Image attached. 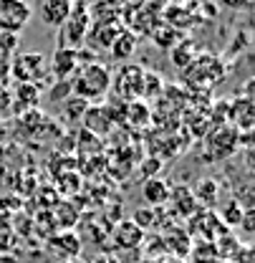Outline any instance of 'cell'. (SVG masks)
I'll list each match as a JSON object with an SVG mask.
<instances>
[{
    "label": "cell",
    "instance_id": "cell-26",
    "mask_svg": "<svg viewBox=\"0 0 255 263\" xmlns=\"http://www.w3.org/2000/svg\"><path fill=\"white\" fill-rule=\"evenodd\" d=\"M144 162H147L144 167H142V175H144V180H147V177H160L162 162L157 160V157H154V160L149 157V160H144Z\"/></svg>",
    "mask_w": 255,
    "mask_h": 263
},
{
    "label": "cell",
    "instance_id": "cell-10",
    "mask_svg": "<svg viewBox=\"0 0 255 263\" xmlns=\"http://www.w3.org/2000/svg\"><path fill=\"white\" fill-rule=\"evenodd\" d=\"M71 5H73V0H43L38 5V15L43 23L61 28L71 15Z\"/></svg>",
    "mask_w": 255,
    "mask_h": 263
},
{
    "label": "cell",
    "instance_id": "cell-27",
    "mask_svg": "<svg viewBox=\"0 0 255 263\" xmlns=\"http://www.w3.org/2000/svg\"><path fill=\"white\" fill-rule=\"evenodd\" d=\"M10 81V59L0 53V84H8Z\"/></svg>",
    "mask_w": 255,
    "mask_h": 263
},
{
    "label": "cell",
    "instance_id": "cell-18",
    "mask_svg": "<svg viewBox=\"0 0 255 263\" xmlns=\"http://www.w3.org/2000/svg\"><path fill=\"white\" fill-rule=\"evenodd\" d=\"M162 89H164V84H162V76L157 73H144V84H142V99H154L162 94Z\"/></svg>",
    "mask_w": 255,
    "mask_h": 263
},
{
    "label": "cell",
    "instance_id": "cell-24",
    "mask_svg": "<svg viewBox=\"0 0 255 263\" xmlns=\"http://www.w3.org/2000/svg\"><path fill=\"white\" fill-rule=\"evenodd\" d=\"M154 220H157V218H154V210L149 208V210H136L131 223H134V226H139V228L144 230V228H149V226H154Z\"/></svg>",
    "mask_w": 255,
    "mask_h": 263
},
{
    "label": "cell",
    "instance_id": "cell-13",
    "mask_svg": "<svg viewBox=\"0 0 255 263\" xmlns=\"http://www.w3.org/2000/svg\"><path fill=\"white\" fill-rule=\"evenodd\" d=\"M111 56L116 59V61H122V64H127L134 59V51H136V35L134 31H129V28H122V31L116 33V38L111 41Z\"/></svg>",
    "mask_w": 255,
    "mask_h": 263
},
{
    "label": "cell",
    "instance_id": "cell-19",
    "mask_svg": "<svg viewBox=\"0 0 255 263\" xmlns=\"http://www.w3.org/2000/svg\"><path fill=\"white\" fill-rule=\"evenodd\" d=\"M13 101H23V104L33 106L38 101V86H33V84H18L15 91H13Z\"/></svg>",
    "mask_w": 255,
    "mask_h": 263
},
{
    "label": "cell",
    "instance_id": "cell-2",
    "mask_svg": "<svg viewBox=\"0 0 255 263\" xmlns=\"http://www.w3.org/2000/svg\"><path fill=\"white\" fill-rule=\"evenodd\" d=\"M144 73L147 68L134 61H127V64L119 66L116 76H111V91L119 101H139L142 99V84H144Z\"/></svg>",
    "mask_w": 255,
    "mask_h": 263
},
{
    "label": "cell",
    "instance_id": "cell-17",
    "mask_svg": "<svg viewBox=\"0 0 255 263\" xmlns=\"http://www.w3.org/2000/svg\"><path fill=\"white\" fill-rule=\"evenodd\" d=\"M192 195H194V200H200L205 205H215V200H218V185L212 180H202L197 185V190H192Z\"/></svg>",
    "mask_w": 255,
    "mask_h": 263
},
{
    "label": "cell",
    "instance_id": "cell-28",
    "mask_svg": "<svg viewBox=\"0 0 255 263\" xmlns=\"http://www.w3.org/2000/svg\"><path fill=\"white\" fill-rule=\"evenodd\" d=\"M240 218H243V215H240V208H238V205H230V208H227V213H225V220L238 226V223H240Z\"/></svg>",
    "mask_w": 255,
    "mask_h": 263
},
{
    "label": "cell",
    "instance_id": "cell-14",
    "mask_svg": "<svg viewBox=\"0 0 255 263\" xmlns=\"http://www.w3.org/2000/svg\"><path fill=\"white\" fill-rule=\"evenodd\" d=\"M114 240H116L119 248H139L142 240H144V230L134 226L131 220H122L114 230Z\"/></svg>",
    "mask_w": 255,
    "mask_h": 263
},
{
    "label": "cell",
    "instance_id": "cell-5",
    "mask_svg": "<svg viewBox=\"0 0 255 263\" xmlns=\"http://www.w3.org/2000/svg\"><path fill=\"white\" fill-rule=\"evenodd\" d=\"M33 18V8L28 0H0V31L3 33H18L23 31Z\"/></svg>",
    "mask_w": 255,
    "mask_h": 263
},
{
    "label": "cell",
    "instance_id": "cell-16",
    "mask_svg": "<svg viewBox=\"0 0 255 263\" xmlns=\"http://www.w3.org/2000/svg\"><path fill=\"white\" fill-rule=\"evenodd\" d=\"M124 111H127V119L131 124H136V127H142V124H147L149 122V106L144 104V101H129L124 104Z\"/></svg>",
    "mask_w": 255,
    "mask_h": 263
},
{
    "label": "cell",
    "instance_id": "cell-9",
    "mask_svg": "<svg viewBox=\"0 0 255 263\" xmlns=\"http://www.w3.org/2000/svg\"><path fill=\"white\" fill-rule=\"evenodd\" d=\"M227 119L232 122V129L235 132H250V127H253V122H255L253 99L240 97V99H235V101H230Z\"/></svg>",
    "mask_w": 255,
    "mask_h": 263
},
{
    "label": "cell",
    "instance_id": "cell-1",
    "mask_svg": "<svg viewBox=\"0 0 255 263\" xmlns=\"http://www.w3.org/2000/svg\"><path fill=\"white\" fill-rule=\"evenodd\" d=\"M73 97L84 101H101L111 91V71L106 64L99 61H86L76 68L73 81H71Z\"/></svg>",
    "mask_w": 255,
    "mask_h": 263
},
{
    "label": "cell",
    "instance_id": "cell-3",
    "mask_svg": "<svg viewBox=\"0 0 255 263\" xmlns=\"http://www.w3.org/2000/svg\"><path fill=\"white\" fill-rule=\"evenodd\" d=\"M48 76V59L43 53H15L10 59V79H15L18 84H33L38 86L43 79Z\"/></svg>",
    "mask_w": 255,
    "mask_h": 263
},
{
    "label": "cell",
    "instance_id": "cell-11",
    "mask_svg": "<svg viewBox=\"0 0 255 263\" xmlns=\"http://www.w3.org/2000/svg\"><path fill=\"white\" fill-rule=\"evenodd\" d=\"M124 26H119V21H96L89 28L86 41H91V46H96L99 51H109L111 41L116 38V33L122 31Z\"/></svg>",
    "mask_w": 255,
    "mask_h": 263
},
{
    "label": "cell",
    "instance_id": "cell-12",
    "mask_svg": "<svg viewBox=\"0 0 255 263\" xmlns=\"http://www.w3.org/2000/svg\"><path fill=\"white\" fill-rule=\"evenodd\" d=\"M142 197H144V202L152 210L167 205L169 202V185H167V180H162V177H147L144 185H142Z\"/></svg>",
    "mask_w": 255,
    "mask_h": 263
},
{
    "label": "cell",
    "instance_id": "cell-7",
    "mask_svg": "<svg viewBox=\"0 0 255 263\" xmlns=\"http://www.w3.org/2000/svg\"><path fill=\"white\" fill-rule=\"evenodd\" d=\"M79 66H81L79 51H76V48H68V46H61V48L53 53V59L48 61V73H53L58 81H66L68 76L76 73Z\"/></svg>",
    "mask_w": 255,
    "mask_h": 263
},
{
    "label": "cell",
    "instance_id": "cell-25",
    "mask_svg": "<svg viewBox=\"0 0 255 263\" xmlns=\"http://www.w3.org/2000/svg\"><path fill=\"white\" fill-rule=\"evenodd\" d=\"M13 109V89L8 84H0V114Z\"/></svg>",
    "mask_w": 255,
    "mask_h": 263
},
{
    "label": "cell",
    "instance_id": "cell-23",
    "mask_svg": "<svg viewBox=\"0 0 255 263\" xmlns=\"http://www.w3.org/2000/svg\"><path fill=\"white\" fill-rule=\"evenodd\" d=\"M152 38L160 43L162 48H169V46H172V41H169V38H177V31H174V28H169V26H164V28L152 31ZM174 46H177V43H174Z\"/></svg>",
    "mask_w": 255,
    "mask_h": 263
},
{
    "label": "cell",
    "instance_id": "cell-15",
    "mask_svg": "<svg viewBox=\"0 0 255 263\" xmlns=\"http://www.w3.org/2000/svg\"><path fill=\"white\" fill-rule=\"evenodd\" d=\"M169 200L180 202V213L182 215H190L194 210V195H192L190 187H185V185H177L174 190H169Z\"/></svg>",
    "mask_w": 255,
    "mask_h": 263
},
{
    "label": "cell",
    "instance_id": "cell-21",
    "mask_svg": "<svg viewBox=\"0 0 255 263\" xmlns=\"http://www.w3.org/2000/svg\"><path fill=\"white\" fill-rule=\"evenodd\" d=\"M15 48H18V35L0 31V53L8 56V59H13V51H15Z\"/></svg>",
    "mask_w": 255,
    "mask_h": 263
},
{
    "label": "cell",
    "instance_id": "cell-20",
    "mask_svg": "<svg viewBox=\"0 0 255 263\" xmlns=\"http://www.w3.org/2000/svg\"><path fill=\"white\" fill-rule=\"evenodd\" d=\"M172 56H177V59H182V61H180V64H177V66H182V68H187V66H190L192 61H194V48H192V46H190V43H187V41H180V43H177V48L172 51Z\"/></svg>",
    "mask_w": 255,
    "mask_h": 263
},
{
    "label": "cell",
    "instance_id": "cell-6",
    "mask_svg": "<svg viewBox=\"0 0 255 263\" xmlns=\"http://www.w3.org/2000/svg\"><path fill=\"white\" fill-rule=\"evenodd\" d=\"M81 122H84V129L89 132V134L104 137V134H109L111 127H114V114H111V109L104 106V104H94V106L89 104L86 111H84V117H81Z\"/></svg>",
    "mask_w": 255,
    "mask_h": 263
},
{
    "label": "cell",
    "instance_id": "cell-8",
    "mask_svg": "<svg viewBox=\"0 0 255 263\" xmlns=\"http://www.w3.org/2000/svg\"><path fill=\"white\" fill-rule=\"evenodd\" d=\"M207 147H212V152H207L210 160H225V157H230L235 152V147H238V132L232 129V127L215 129L210 134Z\"/></svg>",
    "mask_w": 255,
    "mask_h": 263
},
{
    "label": "cell",
    "instance_id": "cell-29",
    "mask_svg": "<svg viewBox=\"0 0 255 263\" xmlns=\"http://www.w3.org/2000/svg\"><path fill=\"white\" fill-rule=\"evenodd\" d=\"M225 8H232V10H243V8H250L253 0H220Z\"/></svg>",
    "mask_w": 255,
    "mask_h": 263
},
{
    "label": "cell",
    "instance_id": "cell-30",
    "mask_svg": "<svg viewBox=\"0 0 255 263\" xmlns=\"http://www.w3.org/2000/svg\"><path fill=\"white\" fill-rule=\"evenodd\" d=\"M127 3L134 8V10H139V8H144V3H147V0H127Z\"/></svg>",
    "mask_w": 255,
    "mask_h": 263
},
{
    "label": "cell",
    "instance_id": "cell-4",
    "mask_svg": "<svg viewBox=\"0 0 255 263\" xmlns=\"http://www.w3.org/2000/svg\"><path fill=\"white\" fill-rule=\"evenodd\" d=\"M61 28H64V41H66L64 46L79 51V46L86 41L89 28H91L89 5H86L84 0H73V5H71V15H68V21H66Z\"/></svg>",
    "mask_w": 255,
    "mask_h": 263
},
{
    "label": "cell",
    "instance_id": "cell-22",
    "mask_svg": "<svg viewBox=\"0 0 255 263\" xmlns=\"http://www.w3.org/2000/svg\"><path fill=\"white\" fill-rule=\"evenodd\" d=\"M86 106H89V101H84V99L79 97H71L66 101V117H76V119H81L84 117V111H86Z\"/></svg>",
    "mask_w": 255,
    "mask_h": 263
}]
</instances>
